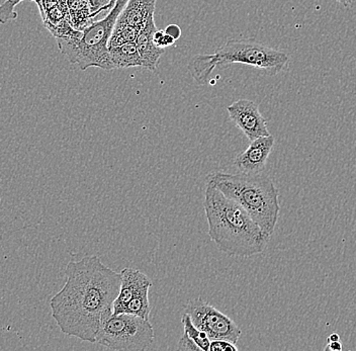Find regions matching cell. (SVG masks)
<instances>
[{
    "instance_id": "12",
    "label": "cell",
    "mask_w": 356,
    "mask_h": 351,
    "mask_svg": "<svg viewBox=\"0 0 356 351\" xmlns=\"http://www.w3.org/2000/svg\"><path fill=\"white\" fill-rule=\"evenodd\" d=\"M157 0H129L119 19L140 33L148 19L154 17Z\"/></svg>"
},
{
    "instance_id": "21",
    "label": "cell",
    "mask_w": 356,
    "mask_h": 351,
    "mask_svg": "<svg viewBox=\"0 0 356 351\" xmlns=\"http://www.w3.org/2000/svg\"><path fill=\"white\" fill-rule=\"evenodd\" d=\"M177 350L181 351H195L200 350V348L195 343V342L193 341V340L189 338L188 335L186 334V333L184 332L181 338L178 341Z\"/></svg>"
},
{
    "instance_id": "14",
    "label": "cell",
    "mask_w": 356,
    "mask_h": 351,
    "mask_svg": "<svg viewBox=\"0 0 356 351\" xmlns=\"http://www.w3.org/2000/svg\"><path fill=\"white\" fill-rule=\"evenodd\" d=\"M69 22L75 30L82 31L95 22L88 0H67Z\"/></svg>"
},
{
    "instance_id": "13",
    "label": "cell",
    "mask_w": 356,
    "mask_h": 351,
    "mask_svg": "<svg viewBox=\"0 0 356 351\" xmlns=\"http://www.w3.org/2000/svg\"><path fill=\"white\" fill-rule=\"evenodd\" d=\"M110 57L115 69L143 68V61L135 42L111 48Z\"/></svg>"
},
{
    "instance_id": "25",
    "label": "cell",
    "mask_w": 356,
    "mask_h": 351,
    "mask_svg": "<svg viewBox=\"0 0 356 351\" xmlns=\"http://www.w3.org/2000/svg\"><path fill=\"white\" fill-rule=\"evenodd\" d=\"M338 2H339V3H341L342 6H348L349 4L351 3V1H353V0H337Z\"/></svg>"
},
{
    "instance_id": "7",
    "label": "cell",
    "mask_w": 356,
    "mask_h": 351,
    "mask_svg": "<svg viewBox=\"0 0 356 351\" xmlns=\"http://www.w3.org/2000/svg\"><path fill=\"white\" fill-rule=\"evenodd\" d=\"M184 313L191 316L193 324L204 331L211 340L222 339L237 344L241 336V328L202 297L188 301L184 307Z\"/></svg>"
},
{
    "instance_id": "22",
    "label": "cell",
    "mask_w": 356,
    "mask_h": 351,
    "mask_svg": "<svg viewBox=\"0 0 356 351\" xmlns=\"http://www.w3.org/2000/svg\"><path fill=\"white\" fill-rule=\"evenodd\" d=\"M164 31H165L167 34L170 35V37H172L175 41H177V40L179 39L180 35H181V30H180V28L177 24H169Z\"/></svg>"
},
{
    "instance_id": "2",
    "label": "cell",
    "mask_w": 356,
    "mask_h": 351,
    "mask_svg": "<svg viewBox=\"0 0 356 351\" xmlns=\"http://www.w3.org/2000/svg\"><path fill=\"white\" fill-rule=\"evenodd\" d=\"M209 236L229 256L249 257L266 250L267 236L243 206L225 195L210 181L204 190Z\"/></svg>"
},
{
    "instance_id": "11",
    "label": "cell",
    "mask_w": 356,
    "mask_h": 351,
    "mask_svg": "<svg viewBox=\"0 0 356 351\" xmlns=\"http://www.w3.org/2000/svg\"><path fill=\"white\" fill-rule=\"evenodd\" d=\"M157 31L154 17H150L138 35L135 43L143 61V68L155 72L159 65L160 58L164 54L163 49L158 48L153 41Z\"/></svg>"
},
{
    "instance_id": "20",
    "label": "cell",
    "mask_w": 356,
    "mask_h": 351,
    "mask_svg": "<svg viewBox=\"0 0 356 351\" xmlns=\"http://www.w3.org/2000/svg\"><path fill=\"white\" fill-rule=\"evenodd\" d=\"M88 1L89 3H90L93 19H95V17H97L100 13L108 10L110 0H88Z\"/></svg>"
},
{
    "instance_id": "24",
    "label": "cell",
    "mask_w": 356,
    "mask_h": 351,
    "mask_svg": "<svg viewBox=\"0 0 356 351\" xmlns=\"http://www.w3.org/2000/svg\"><path fill=\"white\" fill-rule=\"evenodd\" d=\"M328 342H336V341H340V336L337 334V333H332V334L330 335V336L328 337V340H327Z\"/></svg>"
},
{
    "instance_id": "5",
    "label": "cell",
    "mask_w": 356,
    "mask_h": 351,
    "mask_svg": "<svg viewBox=\"0 0 356 351\" xmlns=\"http://www.w3.org/2000/svg\"><path fill=\"white\" fill-rule=\"evenodd\" d=\"M129 0H117L115 6L106 17L92 22L82 32L59 38L57 40L60 52L71 64H76L80 70L97 67L104 70L115 69L110 57L108 42L113 28Z\"/></svg>"
},
{
    "instance_id": "16",
    "label": "cell",
    "mask_w": 356,
    "mask_h": 351,
    "mask_svg": "<svg viewBox=\"0 0 356 351\" xmlns=\"http://www.w3.org/2000/svg\"><path fill=\"white\" fill-rule=\"evenodd\" d=\"M181 324L184 326V332L188 335L189 338L193 340L202 351L210 350L211 339L204 331L200 330L191 321V318L186 313H184L181 317Z\"/></svg>"
},
{
    "instance_id": "17",
    "label": "cell",
    "mask_w": 356,
    "mask_h": 351,
    "mask_svg": "<svg viewBox=\"0 0 356 351\" xmlns=\"http://www.w3.org/2000/svg\"><path fill=\"white\" fill-rule=\"evenodd\" d=\"M22 1L26 0H6L3 3L0 4V24H6L17 19V13L15 12V8ZM30 1L37 2V4L41 3V0H30Z\"/></svg>"
},
{
    "instance_id": "6",
    "label": "cell",
    "mask_w": 356,
    "mask_h": 351,
    "mask_svg": "<svg viewBox=\"0 0 356 351\" xmlns=\"http://www.w3.org/2000/svg\"><path fill=\"white\" fill-rule=\"evenodd\" d=\"M154 339V329L149 320L126 313L113 314L111 308L102 315L95 343L111 350L142 351Z\"/></svg>"
},
{
    "instance_id": "18",
    "label": "cell",
    "mask_w": 356,
    "mask_h": 351,
    "mask_svg": "<svg viewBox=\"0 0 356 351\" xmlns=\"http://www.w3.org/2000/svg\"><path fill=\"white\" fill-rule=\"evenodd\" d=\"M153 41H154L155 45L158 48L163 49V50H165L166 48L172 46L175 43V40L163 30L156 31L154 37H153Z\"/></svg>"
},
{
    "instance_id": "4",
    "label": "cell",
    "mask_w": 356,
    "mask_h": 351,
    "mask_svg": "<svg viewBox=\"0 0 356 351\" xmlns=\"http://www.w3.org/2000/svg\"><path fill=\"white\" fill-rule=\"evenodd\" d=\"M289 57L284 51L277 50L252 39H229L213 54H200L191 58L188 71L200 85H206L215 69L239 63L264 71L275 76L289 65Z\"/></svg>"
},
{
    "instance_id": "23",
    "label": "cell",
    "mask_w": 356,
    "mask_h": 351,
    "mask_svg": "<svg viewBox=\"0 0 356 351\" xmlns=\"http://www.w3.org/2000/svg\"><path fill=\"white\" fill-rule=\"evenodd\" d=\"M342 350L343 348H342L341 341L328 342V345L325 348V350L331 351H341Z\"/></svg>"
},
{
    "instance_id": "10",
    "label": "cell",
    "mask_w": 356,
    "mask_h": 351,
    "mask_svg": "<svg viewBox=\"0 0 356 351\" xmlns=\"http://www.w3.org/2000/svg\"><path fill=\"white\" fill-rule=\"evenodd\" d=\"M121 279L119 295L113 302V314H119L122 307L130 302L134 297L141 294L144 291L150 290L152 286L151 279L141 270H135V268H124L121 272Z\"/></svg>"
},
{
    "instance_id": "26",
    "label": "cell",
    "mask_w": 356,
    "mask_h": 351,
    "mask_svg": "<svg viewBox=\"0 0 356 351\" xmlns=\"http://www.w3.org/2000/svg\"><path fill=\"white\" fill-rule=\"evenodd\" d=\"M115 2H117V0H110V4H108V10H111V8L115 6Z\"/></svg>"
},
{
    "instance_id": "1",
    "label": "cell",
    "mask_w": 356,
    "mask_h": 351,
    "mask_svg": "<svg viewBox=\"0 0 356 351\" xmlns=\"http://www.w3.org/2000/svg\"><path fill=\"white\" fill-rule=\"evenodd\" d=\"M65 273V284L50 301L52 317L64 334L95 343L102 315L119 295L121 272L86 255L69 262Z\"/></svg>"
},
{
    "instance_id": "19",
    "label": "cell",
    "mask_w": 356,
    "mask_h": 351,
    "mask_svg": "<svg viewBox=\"0 0 356 351\" xmlns=\"http://www.w3.org/2000/svg\"><path fill=\"white\" fill-rule=\"evenodd\" d=\"M238 348L232 342L227 340H211L210 350L209 351H237Z\"/></svg>"
},
{
    "instance_id": "9",
    "label": "cell",
    "mask_w": 356,
    "mask_h": 351,
    "mask_svg": "<svg viewBox=\"0 0 356 351\" xmlns=\"http://www.w3.org/2000/svg\"><path fill=\"white\" fill-rule=\"evenodd\" d=\"M275 137H260L250 142V145L234 159V165L240 172L261 173L266 170V161L275 146Z\"/></svg>"
},
{
    "instance_id": "3",
    "label": "cell",
    "mask_w": 356,
    "mask_h": 351,
    "mask_svg": "<svg viewBox=\"0 0 356 351\" xmlns=\"http://www.w3.org/2000/svg\"><path fill=\"white\" fill-rule=\"evenodd\" d=\"M208 181L243 206L267 236L271 237L277 227L280 206V193L268 175L262 172H215L209 175Z\"/></svg>"
},
{
    "instance_id": "15",
    "label": "cell",
    "mask_w": 356,
    "mask_h": 351,
    "mask_svg": "<svg viewBox=\"0 0 356 351\" xmlns=\"http://www.w3.org/2000/svg\"><path fill=\"white\" fill-rule=\"evenodd\" d=\"M126 313V314L135 315V316L143 318L145 320H149L150 318L151 306L149 302V290L144 291L141 294L134 297L130 302L122 307L119 314Z\"/></svg>"
},
{
    "instance_id": "8",
    "label": "cell",
    "mask_w": 356,
    "mask_h": 351,
    "mask_svg": "<svg viewBox=\"0 0 356 351\" xmlns=\"http://www.w3.org/2000/svg\"><path fill=\"white\" fill-rule=\"evenodd\" d=\"M231 121L246 136L249 142L260 137L269 136L266 117L261 115L259 106L249 99H239L227 108Z\"/></svg>"
}]
</instances>
